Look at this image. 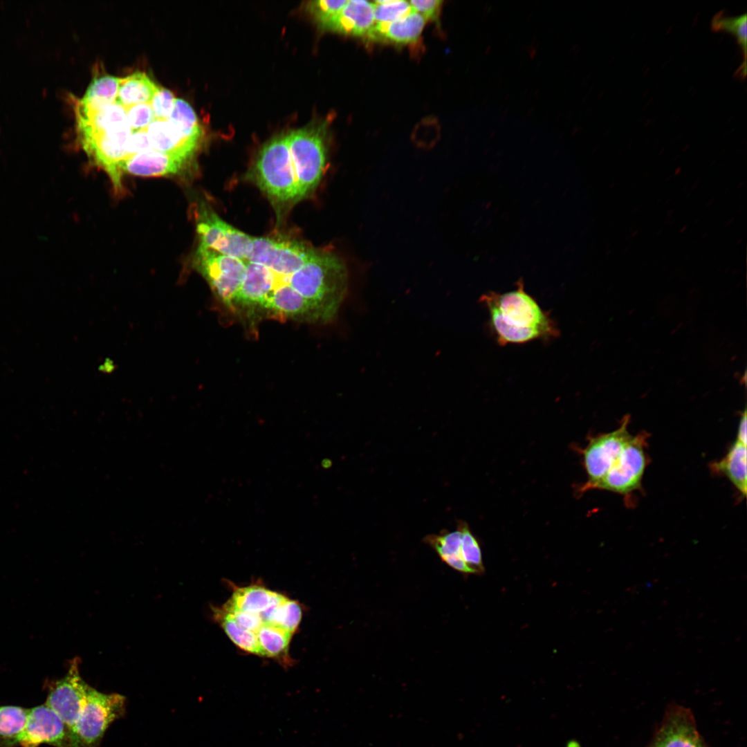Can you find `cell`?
<instances>
[{
    "label": "cell",
    "instance_id": "cell-1",
    "mask_svg": "<svg viewBox=\"0 0 747 747\" xmlns=\"http://www.w3.org/2000/svg\"><path fill=\"white\" fill-rule=\"evenodd\" d=\"M480 301L489 314V324L501 346L524 344L535 340H548L560 331L548 312L524 290L519 279L517 288L506 293L483 294Z\"/></svg>",
    "mask_w": 747,
    "mask_h": 747
},
{
    "label": "cell",
    "instance_id": "cell-2",
    "mask_svg": "<svg viewBox=\"0 0 747 747\" xmlns=\"http://www.w3.org/2000/svg\"><path fill=\"white\" fill-rule=\"evenodd\" d=\"M288 284L315 308L322 324L328 323L336 317L347 295L348 270L338 255L315 250L289 276Z\"/></svg>",
    "mask_w": 747,
    "mask_h": 747
},
{
    "label": "cell",
    "instance_id": "cell-3",
    "mask_svg": "<svg viewBox=\"0 0 747 747\" xmlns=\"http://www.w3.org/2000/svg\"><path fill=\"white\" fill-rule=\"evenodd\" d=\"M254 176L259 187L278 203L299 201L287 134L277 136L263 146L256 158Z\"/></svg>",
    "mask_w": 747,
    "mask_h": 747
},
{
    "label": "cell",
    "instance_id": "cell-4",
    "mask_svg": "<svg viewBox=\"0 0 747 747\" xmlns=\"http://www.w3.org/2000/svg\"><path fill=\"white\" fill-rule=\"evenodd\" d=\"M326 133L322 127H305L287 133L299 200L315 190L324 173L327 152Z\"/></svg>",
    "mask_w": 747,
    "mask_h": 747
},
{
    "label": "cell",
    "instance_id": "cell-5",
    "mask_svg": "<svg viewBox=\"0 0 747 747\" xmlns=\"http://www.w3.org/2000/svg\"><path fill=\"white\" fill-rule=\"evenodd\" d=\"M126 698L107 694L91 687L86 703L72 733V747H100L109 726L123 717Z\"/></svg>",
    "mask_w": 747,
    "mask_h": 747
},
{
    "label": "cell",
    "instance_id": "cell-6",
    "mask_svg": "<svg viewBox=\"0 0 747 747\" xmlns=\"http://www.w3.org/2000/svg\"><path fill=\"white\" fill-rule=\"evenodd\" d=\"M193 266L208 283L216 297L230 310L243 279L246 261L199 246Z\"/></svg>",
    "mask_w": 747,
    "mask_h": 747
},
{
    "label": "cell",
    "instance_id": "cell-7",
    "mask_svg": "<svg viewBox=\"0 0 747 747\" xmlns=\"http://www.w3.org/2000/svg\"><path fill=\"white\" fill-rule=\"evenodd\" d=\"M196 232L199 246L246 261L252 237L222 220L203 205L198 211Z\"/></svg>",
    "mask_w": 747,
    "mask_h": 747
},
{
    "label": "cell",
    "instance_id": "cell-8",
    "mask_svg": "<svg viewBox=\"0 0 747 747\" xmlns=\"http://www.w3.org/2000/svg\"><path fill=\"white\" fill-rule=\"evenodd\" d=\"M315 250L297 241L252 237L246 261L262 265L279 276H290L306 262Z\"/></svg>",
    "mask_w": 747,
    "mask_h": 747
},
{
    "label": "cell",
    "instance_id": "cell-9",
    "mask_svg": "<svg viewBox=\"0 0 747 747\" xmlns=\"http://www.w3.org/2000/svg\"><path fill=\"white\" fill-rule=\"evenodd\" d=\"M647 434L633 436L606 475L592 489L627 495L640 486L647 465Z\"/></svg>",
    "mask_w": 747,
    "mask_h": 747
},
{
    "label": "cell",
    "instance_id": "cell-10",
    "mask_svg": "<svg viewBox=\"0 0 747 747\" xmlns=\"http://www.w3.org/2000/svg\"><path fill=\"white\" fill-rule=\"evenodd\" d=\"M629 421L626 416L616 430L590 439L582 452L588 480L582 487V492L592 489L603 479L632 438L627 430Z\"/></svg>",
    "mask_w": 747,
    "mask_h": 747
},
{
    "label": "cell",
    "instance_id": "cell-11",
    "mask_svg": "<svg viewBox=\"0 0 747 747\" xmlns=\"http://www.w3.org/2000/svg\"><path fill=\"white\" fill-rule=\"evenodd\" d=\"M80 663L74 658L66 674L51 685L46 702L66 725L71 738L75 725L83 710L91 686L82 678Z\"/></svg>",
    "mask_w": 747,
    "mask_h": 747
},
{
    "label": "cell",
    "instance_id": "cell-12",
    "mask_svg": "<svg viewBox=\"0 0 747 747\" xmlns=\"http://www.w3.org/2000/svg\"><path fill=\"white\" fill-rule=\"evenodd\" d=\"M42 744L72 747L66 725L45 703L29 709L26 725L15 742V746L21 747H38Z\"/></svg>",
    "mask_w": 747,
    "mask_h": 747
},
{
    "label": "cell",
    "instance_id": "cell-13",
    "mask_svg": "<svg viewBox=\"0 0 747 747\" xmlns=\"http://www.w3.org/2000/svg\"><path fill=\"white\" fill-rule=\"evenodd\" d=\"M646 747H709L700 735L692 711L672 704Z\"/></svg>",
    "mask_w": 747,
    "mask_h": 747
},
{
    "label": "cell",
    "instance_id": "cell-14",
    "mask_svg": "<svg viewBox=\"0 0 747 747\" xmlns=\"http://www.w3.org/2000/svg\"><path fill=\"white\" fill-rule=\"evenodd\" d=\"M147 131L152 149L177 156L187 163L192 160L202 138L185 133L168 119L154 120Z\"/></svg>",
    "mask_w": 747,
    "mask_h": 747
},
{
    "label": "cell",
    "instance_id": "cell-15",
    "mask_svg": "<svg viewBox=\"0 0 747 747\" xmlns=\"http://www.w3.org/2000/svg\"><path fill=\"white\" fill-rule=\"evenodd\" d=\"M187 164L177 156L150 149L129 157L122 163L121 172L145 177L165 176L182 172Z\"/></svg>",
    "mask_w": 747,
    "mask_h": 747
},
{
    "label": "cell",
    "instance_id": "cell-16",
    "mask_svg": "<svg viewBox=\"0 0 747 747\" xmlns=\"http://www.w3.org/2000/svg\"><path fill=\"white\" fill-rule=\"evenodd\" d=\"M425 22L422 15L412 11L394 21L374 24L366 38L398 45L414 44L420 38Z\"/></svg>",
    "mask_w": 747,
    "mask_h": 747
},
{
    "label": "cell",
    "instance_id": "cell-17",
    "mask_svg": "<svg viewBox=\"0 0 747 747\" xmlns=\"http://www.w3.org/2000/svg\"><path fill=\"white\" fill-rule=\"evenodd\" d=\"M374 25L373 3L365 0H350L347 1L326 29L366 37Z\"/></svg>",
    "mask_w": 747,
    "mask_h": 747
},
{
    "label": "cell",
    "instance_id": "cell-18",
    "mask_svg": "<svg viewBox=\"0 0 747 747\" xmlns=\"http://www.w3.org/2000/svg\"><path fill=\"white\" fill-rule=\"evenodd\" d=\"M120 78L111 75L96 76L83 97L75 104V114L89 116L116 102Z\"/></svg>",
    "mask_w": 747,
    "mask_h": 747
},
{
    "label": "cell",
    "instance_id": "cell-19",
    "mask_svg": "<svg viewBox=\"0 0 747 747\" xmlns=\"http://www.w3.org/2000/svg\"><path fill=\"white\" fill-rule=\"evenodd\" d=\"M286 598L283 595L257 585L236 589L225 608L261 615Z\"/></svg>",
    "mask_w": 747,
    "mask_h": 747
},
{
    "label": "cell",
    "instance_id": "cell-20",
    "mask_svg": "<svg viewBox=\"0 0 747 747\" xmlns=\"http://www.w3.org/2000/svg\"><path fill=\"white\" fill-rule=\"evenodd\" d=\"M159 88L145 72L136 71L120 78L116 102L125 109L149 103Z\"/></svg>",
    "mask_w": 747,
    "mask_h": 747
},
{
    "label": "cell",
    "instance_id": "cell-21",
    "mask_svg": "<svg viewBox=\"0 0 747 747\" xmlns=\"http://www.w3.org/2000/svg\"><path fill=\"white\" fill-rule=\"evenodd\" d=\"M425 542L437 553L442 561L463 574L471 572L461 555V532L459 528L454 531H443L439 535H430L425 537Z\"/></svg>",
    "mask_w": 747,
    "mask_h": 747
},
{
    "label": "cell",
    "instance_id": "cell-22",
    "mask_svg": "<svg viewBox=\"0 0 747 747\" xmlns=\"http://www.w3.org/2000/svg\"><path fill=\"white\" fill-rule=\"evenodd\" d=\"M713 469L728 478L744 495L746 494V445L736 440Z\"/></svg>",
    "mask_w": 747,
    "mask_h": 747
},
{
    "label": "cell",
    "instance_id": "cell-23",
    "mask_svg": "<svg viewBox=\"0 0 747 747\" xmlns=\"http://www.w3.org/2000/svg\"><path fill=\"white\" fill-rule=\"evenodd\" d=\"M29 709L10 705H0V747H15V742L23 730Z\"/></svg>",
    "mask_w": 747,
    "mask_h": 747
},
{
    "label": "cell",
    "instance_id": "cell-24",
    "mask_svg": "<svg viewBox=\"0 0 747 747\" xmlns=\"http://www.w3.org/2000/svg\"><path fill=\"white\" fill-rule=\"evenodd\" d=\"M256 635L261 656L282 658L286 654L292 636L289 631L274 625L264 622Z\"/></svg>",
    "mask_w": 747,
    "mask_h": 747
},
{
    "label": "cell",
    "instance_id": "cell-25",
    "mask_svg": "<svg viewBox=\"0 0 747 747\" xmlns=\"http://www.w3.org/2000/svg\"><path fill=\"white\" fill-rule=\"evenodd\" d=\"M216 619L230 640L244 652L261 656L256 633L239 625L233 618L223 610H214Z\"/></svg>",
    "mask_w": 747,
    "mask_h": 747
},
{
    "label": "cell",
    "instance_id": "cell-26",
    "mask_svg": "<svg viewBox=\"0 0 747 747\" xmlns=\"http://www.w3.org/2000/svg\"><path fill=\"white\" fill-rule=\"evenodd\" d=\"M746 14L738 17H728L724 15L723 12H719L712 18L711 22V27L714 31H725L736 37L744 58L743 63L737 71V75L742 78H744L746 74Z\"/></svg>",
    "mask_w": 747,
    "mask_h": 747
},
{
    "label": "cell",
    "instance_id": "cell-27",
    "mask_svg": "<svg viewBox=\"0 0 747 747\" xmlns=\"http://www.w3.org/2000/svg\"><path fill=\"white\" fill-rule=\"evenodd\" d=\"M302 609L295 600L286 598L279 605L264 612V622L279 627L292 634L297 629L302 618Z\"/></svg>",
    "mask_w": 747,
    "mask_h": 747
},
{
    "label": "cell",
    "instance_id": "cell-28",
    "mask_svg": "<svg viewBox=\"0 0 747 747\" xmlns=\"http://www.w3.org/2000/svg\"><path fill=\"white\" fill-rule=\"evenodd\" d=\"M458 528L461 532V555L463 560L471 574H482L485 569L478 541L465 523H460Z\"/></svg>",
    "mask_w": 747,
    "mask_h": 747
},
{
    "label": "cell",
    "instance_id": "cell-29",
    "mask_svg": "<svg viewBox=\"0 0 747 747\" xmlns=\"http://www.w3.org/2000/svg\"><path fill=\"white\" fill-rule=\"evenodd\" d=\"M167 119L185 133L203 137V129L197 115L185 100L176 98L174 110Z\"/></svg>",
    "mask_w": 747,
    "mask_h": 747
},
{
    "label": "cell",
    "instance_id": "cell-30",
    "mask_svg": "<svg viewBox=\"0 0 747 747\" xmlns=\"http://www.w3.org/2000/svg\"><path fill=\"white\" fill-rule=\"evenodd\" d=\"M372 3L374 24L394 21L413 11L409 1L403 0L375 1Z\"/></svg>",
    "mask_w": 747,
    "mask_h": 747
},
{
    "label": "cell",
    "instance_id": "cell-31",
    "mask_svg": "<svg viewBox=\"0 0 747 747\" xmlns=\"http://www.w3.org/2000/svg\"><path fill=\"white\" fill-rule=\"evenodd\" d=\"M347 2L346 0L313 1L310 3L308 8L322 28H326L343 8Z\"/></svg>",
    "mask_w": 747,
    "mask_h": 747
},
{
    "label": "cell",
    "instance_id": "cell-32",
    "mask_svg": "<svg viewBox=\"0 0 747 747\" xmlns=\"http://www.w3.org/2000/svg\"><path fill=\"white\" fill-rule=\"evenodd\" d=\"M126 116L127 123L132 131L146 129L155 120L150 102L127 108Z\"/></svg>",
    "mask_w": 747,
    "mask_h": 747
},
{
    "label": "cell",
    "instance_id": "cell-33",
    "mask_svg": "<svg viewBox=\"0 0 747 747\" xmlns=\"http://www.w3.org/2000/svg\"><path fill=\"white\" fill-rule=\"evenodd\" d=\"M175 100L176 98L172 91L160 87L150 102L155 120L169 118L174 110Z\"/></svg>",
    "mask_w": 747,
    "mask_h": 747
},
{
    "label": "cell",
    "instance_id": "cell-34",
    "mask_svg": "<svg viewBox=\"0 0 747 747\" xmlns=\"http://www.w3.org/2000/svg\"><path fill=\"white\" fill-rule=\"evenodd\" d=\"M413 11L422 15L425 20L436 21L439 17L443 1L413 0L409 1Z\"/></svg>",
    "mask_w": 747,
    "mask_h": 747
},
{
    "label": "cell",
    "instance_id": "cell-35",
    "mask_svg": "<svg viewBox=\"0 0 747 747\" xmlns=\"http://www.w3.org/2000/svg\"><path fill=\"white\" fill-rule=\"evenodd\" d=\"M223 610L233 618L242 627L254 633H256L264 623L261 616L259 614L227 609L225 607Z\"/></svg>",
    "mask_w": 747,
    "mask_h": 747
},
{
    "label": "cell",
    "instance_id": "cell-36",
    "mask_svg": "<svg viewBox=\"0 0 747 747\" xmlns=\"http://www.w3.org/2000/svg\"><path fill=\"white\" fill-rule=\"evenodd\" d=\"M150 149L151 148L147 129L137 131H132L127 142V159L137 153Z\"/></svg>",
    "mask_w": 747,
    "mask_h": 747
},
{
    "label": "cell",
    "instance_id": "cell-37",
    "mask_svg": "<svg viewBox=\"0 0 747 747\" xmlns=\"http://www.w3.org/2000/svg\"><path fill=\"white\" fill-rule=\"evenodd\" d=\"M746 421V410L745 409V410L741 414V418L739 420L736 440L746 445L747 443Z\"/></svg>",
    "mask_w": 747,
    "mask_h": 747
},
{
    "label": "cell",
    "instance_id": "cell-38",
    "mask_svg": "<svg viewBox=\"0 0 747 747\" xmlns=\"http://www.w3.org/2000/svg\"><path fill=\"white\" fill-rule=\"evenodd\" d=\"M566 747H581V746L575 739H571L566 743Z\"/></svg>",
    "mask_w": 747,
    "mask_h": 747
}]
</instances>
